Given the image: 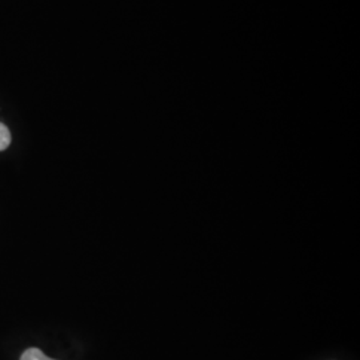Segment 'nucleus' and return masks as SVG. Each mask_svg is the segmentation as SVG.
I'll use <instances>...</instances> for the list:
<instances>
[{"mask_svg": "<svg viewBox=\"0 0 360 360\" xmlns=\"http://www.w3.org/2000/svg\"><path fill=\"white\" fill-rule=\"evenodd\" d=\"M20 360H55L51 359V358H49L43 351H40L39 348H28L26 349L23 354H22V356H20Z\"/></svg>", "mask_w": 360, "mask_h": 360, "instance_id": "1", "label": "nucleus"}, {"mask_svg": "<svg viewBox=\"0 0 360 360\" xmlns=\"http://www.w3.org/2000/svg\"><path fill=\"white\" fill-rule=\"evenodd\" d=\"M11 144V132L8 127L0 123V151H4Z\"/></svg>", "mask_w": 360, "mask_h": 360, "instance_id": "2", "label": "nucleus"}]
</instances>
